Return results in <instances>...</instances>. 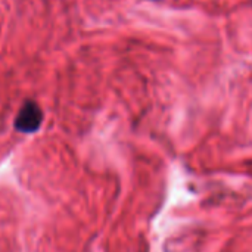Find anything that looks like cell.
Returning <instances> with one entry per match:
<instances>
[{
  "mask_svg": "<svg viewBox=\"0 0 252 252\" xmlns=\"http://www.w3.org/2000/svg\"><path fill=\"white\" fill-rule=\"evenodd\" d=\"M43 121V112L35 102H27L16 115L15 127L22 133H34Z\"/></svg>",
  "mask_w": 252,
  "mask_h": 252,
  "instance_id": "cell-1",
  "label": "cell"
}]
</instances>
